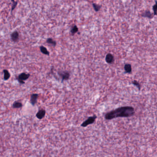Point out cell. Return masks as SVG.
<instances>
[{
    "instance_id": "cell-1",
    "label": "cell",
    "mask_w": 157,
    "mask_h": 157,
    "mask_svg": "<svg viewBox=\"0 0 157 157\" xmlns=\"http://www.w3.org/2000/svg\"><path fill=\"white\" fill-rule=\"evenodd\" d=\"M135 114L134 108L130 106H125L118 108L107 113L105 118L107 120H111L117 117H127L134 115Z\"/></svg>"
},
{
    "instance_id": "cell-2",
    "label": "cell",
    "mask_w": 157,
    "mask_h": 157,
    "mask_svg": "<svg viewBox=\"0 0 157 157\" xmlns=\"http://www.w3.org/2000/svg\"><path fill=\"white\" fill-rule=\"evenodd\" d=\"M30 76V75L29 73L22 72L17 76L16 79L20 84H24L25 83V81L28 79Z\"/></svg>"
},
{
    "instance_id": "cell-3",
    "label": "cell",
    "mask_w": 157,
    "mask_h": 157,
    "mask_svg": "<svg viewBox=\"0 0 157 157\" xmlns=\"http://www.w3.org/2000/svg\"><path fill=\"white\" fill-rule=\"evenodd\" d=\"M97 118V117L96 115L89 117L87 120L84 121L82 124H81V126H82L83 127H85L87 126L88 125L93 124Z\"/></svg>"
},
{
    "instance_id": "cell-4",
    "label": "cell",
    "mask_w": 157,
    "mask_h": 157,
    "mask_svg": "<svg viewBox=\"0 0 157 157\" xmlns=\"http://www.w3.org/2000/svg\"><path fill=\"white\" fill-rule=\"evenodd\" d=\"M58 74L61 76L62 81L68 80L69 78L70 74L68 72H58Z\"/></svg>"
},
{
    "instance_id": "cell-5",
    "label": "cell",
    "mask_w": 157,
    "mask_h": 157,
    "mask_svg": "<svg viewBox=\"0 0 157 157\" xmlns=\"http://www.w3.org/2000/svg\"><path fill=\"white\" fill-rule=\"evenodd\" d=\"M11 38L12 41L17 42L19 41V35L17 31H14L11 34Z\"/></svg>"
},
{
    "instance_id": "cell-6",
    "label": "cell",
    "mask_w": 157,
    "mask_h": 157,
    "mask_svg": "<svg viewBox=\"0 0 157 157\" xmlns=\"http://www.w3.org/2000/svg\"><path fill=\"white\" fill-rule=\"evenodd\" d=\"M38 96L39 94H33L31 95L30 102L33 106H34L36 104Z\"/></svg>"
},
{
    "instance_id": "cell-7",
    "label": "cell",
    "mask_w": 157,
    "mask_h": 157,
    "mask_svg": "<svg viewBox=\"0 0 157 157\" xmlns=\"http://www.w3.org/2000/svg\"><path fill=\"white\" fill-rule=\"evenodd\" d=\"M114 57L111 54H107L105 60L106 62L108 64H112L114 61Z\"/></svg>"
},
{
    "instance_id": "cell-8",
    "label": "cell",
    "mask_w": 157,
    "mask_h": 157,
    "mask_svg": "<svg viewBox=\"0 0 157 157\" xmlns=\"http://www.w3.org/2000/svg\"><path fill=\"white\" fill-rule=\"evenodd\" d=\"M45 114H46V111L45 110L41 109L36 114V116L38 119H41L45 117Z\"/></svg>"
},
{
    "instance_id": "cell-9",
    "label": "cell",
    "mask_w": 157,
    "mask_h": 157,
    "mask_svg": "<svg viewBox=\"0 0 157 157\" xmlns=\"http://www.w3.org/2000/svg\"><path fill=\"white\" fill-rule=\"evenodd\" d=\"M141 16L145 18H152L153 17V14H152V13L149 11V10L145 11L144 12H143L142 13H141Z\"/></svg>"
},
{
    "instance_id": "cell-10",
    "label": "cell",
    "mask_w": 157,
    "mask_h": 157,
    "mask_svg": "<svg viewBox=\"0 0 157 157\" xmlns=\"http://www.w3.org/2000/svg\"><path fill=\"white\" fill-rule=\"evenodd\" d=\"M3 73L4 74L3 79L5 81H7L10 78L11 74L7 69H4L3 70Z\"/></svg>"
},
{
    "instance_id": "cell-11",
    "label": "cell",
    "mask_w": 157,
    "mask_h": 157,
    "mask_svg": "<svg viewBox=\"0 0 157 157\" xmlns=\"http://www.w3.org/2000/svg\"><path fill=\"white\" fill-rule=\"evenodd\" d=\"M125 72L127 73H131L132 72V67L131 64H126L124 66Z\"/></svg>"
},
{
    "instance_id": "cell-12",
    "label": "cell",
    "mask_w": 157,
    "mask_h": 157,
    "mask_svg": "<svg viewBox=\"0 0 157 157\" xmlns=\"http://www.w3.org/2000/svg\"><path fill=\"white\" fill-rule=\"evenodd\" d=\"M22 107H23L22 103L17 101L14 102L13 104V108H22Z\"/></svg>"
},
{
    "instance_id": "cell-13",
    "label": "cell",
    "mask_w": 157,
    "mask_h": 157,
    "mask_svg": "<svg viewBox=\"0 0 157 157\" xmlns=\"http://www.w3.org/2000/svg\"><path fill=\"white\" fill-rule=\"evenodd\" d=\"M40 50H41V52L42 54H44L47 55H49V52H48V51L47 49V48H46L45 47H44L43 46H41L40 47Z\"/></svg>"
},
{
    "instance_id": "cell-14",
    "label": "cell",
    "mask_w": 157,
    "mask_h": 157,
    "mask_svg": "<svg viewBox=\"0 0 157 157\" xmlns=\"http://www.w3.org/2000/svg\"><path fill=\"white\" fill-rule=\"evenodd\" d=\"M47 42L48 44H51L52 45V46H56V44H57V42L56 41H55L54 40H53L52 38H48L47 40Z\"/></svg>"
},
{
    "instance_id": "cell-15",
    "label": "cell",
    "mask_w": 157,
    "mask_h": 157,
    "mask_svg": "<svg viewBox=\"0 0 157 157\" xmlns=\"http://www.w3.org/2000/svg\"><path fill=\"white\" fill-rule=\"evenodd\" d=\"M78 31V28L77 26L75 25L72 28V29H71V31H70V32L72 35H74V34L77 32Z\"/></svg>"
},
{
    "instance_id": "cell-16",
    "label": "cell",
    "mask_w": 157,
    "mask_h": 157,
    "mask_svg": "<svg viewBox=\"0 0 157 157\" xmlns=\"http://www.w3.org/2000/svg\"><path fill=\"white\" fill-rule=\"evenodd\" d=\"M153 15L157 16V1H155V4L153 7Z\"/></svg>"
},
{
    "instance_id": "cell-17",
    "label": "cell",
    "mask_w": 157,
    "mask_h": 157,
    "mask_svg": "<svg viewBox=\"0 0 157 157\" xmlns=\"http://www.w3.org/2000/svg\"><path fill=\"white\" fill-rule=\"evenodd\" d=\"M132 83L135 86H136L139 90H140V88H141V85L138 82H137L136 80H134L132 81Z\"/></svg>"
},
{
    "instance_id": "cell-18",
    "label": "cell",
    "mask_w": 157,
    "mask_h": 157,
    "mask_svg": "<svg viewBox=\"0 0 157 157\" xmlns=\"http://www.w3.org/2000/svg\"><path fill=\"white\" fill-rule=\"evenodd\" d=\"M12 2H13V5H12V8H11V13H12L13 11V10H14V9L16 8V7L17 5V1H15V0H12Z\"/></svg>"
},
{
    "instance_id": "cell-19",
    "label": "cell",
    "mask_w": 157,
    "mask_h": 157,
    "mask_svg": "<svg viewBox=\"0 0 157 157\" xmlns=\"http://www.w3.org/2000/svg\"><path fill=\"white\" fill-rule=\"evenodd\" d=\"M92 6H93V7L94 9V10L96 12H98V11H99V10L100 9L101 7V6L100 5L97 4L96 3H92Z\"/></svg>"
}]
</instances>
